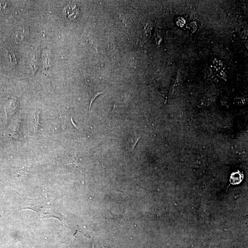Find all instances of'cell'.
I'll return each mask as SVG.
<instances>
[{"instance_id":"cell-1","label":"cell","mask_w":248,"mask_h":248,"mask_svg":"<svg viewBox=\"0 0 248 248\" xmlns=\"http://www.w3.org/2000/svg\"><path fill=\"white\" fill-rule=\"evenodd\" d=\"M64 14L68 16V18L71 20H74L76 18L79 13V11L77 9L76 5L71 4L65 7L63 10Z\"/></svg>"},{"instance_id":"cell-2","label":"cell","mask_w":248,"mask_h":248,"mask_svg":"<svg viewBox=\"0 0 248 248\" xmlns=\"http://www.w3.org/2000/svg\"><path fill=\"white\" fill-rule=\"evenodd\" d=\"M28 34V30L26 28H20L16 33L17 41H22L24 40Z\"/></svg>"},{"instance_id":"cell-3","label":"cell","mask_w":248,"mask_h":248,"mask_svg":"<svg viewBox=\"0 0 248 248\" xmlns=\"http://www.w3.org/2000/svg\"><path fill=\"white\" fill-rule=\"evenodd\" d=\"M243 176L239 172L233 173L231 177V182L233 184H238L242 181Z\"/></svg>"},{"instance_id":"cell-4","label":"cell","mask_w":248,"mask_h":248,"mask_svg":"<svg viewBox=\"0 0 248 248\" xmlns=\"http://www.w3.org/2000/svg\"><path fill=\"white\" fill-rule=\"evenodd\" d=\"M34 122L36 130H38L40 128L42 127L40 120V115L38 113H36L34 115Z\"/></svg>"},{"instance_id":"cell-5","label":"cell","mask_w":248,"mask_h":248,"mask_svg":"<svg viewBox=\"0 0 248 248\" xmlns=\"http://www.w3.org/2000/svg\"><path fill=\"white\" fill-rule=\"evenodd\" d=\"M8 56L10 59V62L12 64H16V63H17V59H16L15 55L14 54V53H12V52L8 53Z\"/></svg>"},{"instance_id":"cell-6","label":"cell","mask_w":248,"mask_h":248,"mask_svg":"<svg viewBox=\"0 0 248 248\" xmlns=\"http://www.w3.org/2000/svg\"><path fill=\"white\" fill-rule=\"evenodd\" d=\"M103 92H97V93L95 94L93 96H92V98H91V100L90 103V105H89V113H90L91 111V108L92 105V103L94 101L95 99L98 96L100 95V94H101L103 93Z\"/></svg>"},{"instance_id":"cell-7","label":"cell","mask_w":248,"mask_h":248,"mask_svg":"<svg viewBox=\"0 0 248 248\" xmlns=\"http://www.w3.org/2000/svg\"><path fill=\"white\" fill-rule=\"evenodd\" d=\"M140 138H141V137H140V136H136V137H135V143H134V144H133V146H132V148H131V150H134V148H135L136 147V145H137V143H138L139 140L140 139Z\"/></svg>"},{"instance_id":"cell-8","label":"cell","mask_w":248,"mask_h":248,"mask_svg":"<svg viewBox=\"0 0 248 248\" xmlns=\"http://www.w3.org/2000/svg\"><path fill=\"white\" fill-rule=\"evenodd\" d=\"M6 3L5 2L0 3V9H2L3 8H5L6 7Z\"/></svg>"}]
</instances>
